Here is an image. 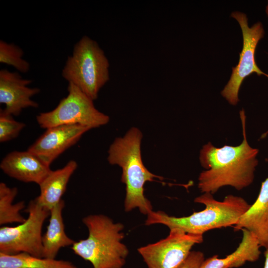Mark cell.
Segmentation results:
<instances>
[{
  "label": "cell",
  "mask_w": 268,
  "mask_h": 268,
  "mask_svg": "<svg viewBox=\"0 0 268 268\" xmlns=\"http://www.w3.org/2000/svg\"><path fill=\"white\" fill-rule=\"evenodd\" d=\"M239 114L243 136L240 144L216 147L208 142L200 151V161L206 169L198 178V188L202 193L213 195L224 186H231L239 191L254 181L259 150L252 147L248 142L244 109L240 111Z\"/></svg>",
  "instance_id": "obj_1"
},
{
  "label": "cell",
  "mask_w": 268,
  "mask_h": 268,
  "mask_svg": "<svg viewBox=\"0 0 268 268\" xmlns=\"http://www.w3.org/2000/svg\"><path fill=\"white\" fill-rule=\"evenodd\" d=\"M204 259V255L201 252L191 251L180 268H200Z\"/></svg>",
  "instance_id": "obj_21"
},
{
  "label": "cell",
  "mask_w": 268,
  "mask_h": 268,
  "mask_svg": "<svg viewBox=\"0 0 268 268\" xmlns=\"http://www.w3.org/2000/svg\"><path fill=\"white\" fill-rule=\"evenodd\" d=\"M142 138L138 128H131L110 145L108 161L122 169L121 181L126 185L125 211L138 208L141 213L147 215L152 211V206L144 195V186L147 182L163 178L150 172L143 164L140 149Z\"/></svg>",
  "instance_id": "obj_2"
},
{
  "label": "cell",
  "mask_w": 268,
  "mask_h": 268,
  "mask_svg": "<svg viewBox=\"0 0 268 268\" xmlns=\"http://www.w3.org/2000/svg\"><path fill=\"white\" fill-rule=\"evenodd\" d=\"M266 251L264 253L265 260L264 268H268V247L265 248Z\"/></svg>",
  "instance_id": "obj_22"
},
{
  "label": "cell",
  "mask_w": 268,
  "mask_h": 268,
  "mask_svg": "<svg viewBox=\"0 0 268 268\" xmlns=\"http://www.w3.org/2000/svg\"><path fill=\"white\" fill-rule=\"evenodd\" d=\"M46 130L27 150L50 166L56 158L78 142L91 128L79 125H65Z\"/></svg>",
  "instance_id": "obj_10"
},
{
  "label": "cell",
  "mask_w": 268,
  "mask_h": 268,
  "mask_svg": "<svg viewBox=\"0 0 268 268\" xmlns=\"http://www.w3.org/2000/svg\"><path fill=\"white\" fill-rule=\"evenodd\" d=\"M26 126L24 123L15 120L12 115L0 112V142H4L17 137Z\"/></svg>",
  "instance_id": "obj_20"
},
{
  "label": "cell",
  "mask_w": 268,
  "mask_h": 268,
  "mask_svg": "<svg viewBox=\"0 0 268 268\" xmlns=\"http://www.w3.org/2000/svg\"><path fill=\"white\" fill-rule=\"evenodd\" d=\"M65 205V201L62 200L50 211L49 222L42 236L44 258L56 259L61 248L72 246L75 242L65 231L63 217Z\"/></svg>",
  "instance_id": "obj_16"
},
{
  "label": "cell",
  "mask_w": 268,
  "mask_h": 268,
  "mask_svg": "<svg viewBox=\"0 0 268 268\" xmlns=\"http://www.w3.org/2000/svg\"><path fill=\"white\" fill-rule=\"evenodd\" d=\"M266 12H267V15L268 16V2L267 6L266 7Z\"/></svg>",
  "instance_id": "obj_23"
},
{
  "label": "cell",
  "mask_w": 268,
  "mask_h": 268,
  "mask_svg": "<svg viewBox=\"0 0 268 268\" xmlns=\"http://www.w3.org/2000/svg\"><path fill=\"white\" fill-rule=\"evenodd\" d=\"M0 168L11 178L38 185L52 170L49 166L28 150L8 153L2 159Z\"/></svg>",
  "instance_id": "obj_12"
},
{
  "label": "cell",
  "mask_w": 268,
  "mask_h": 268,
  "mask_svg": "<svg viewBox=\"0 0 268 268\" xmlns=\"http://www.w3.org/2000/svg\"><path fill=\"white\" fill-rule=\"evenodd\" d=\"M67 95L57 107L36 116L39 126L45 129L65 125H79L91 129L107 124L110 118L98 111L93 101L71 83H68Z\"/></svg>",
  "instance_id": "obj_6"
},
{
  "label": "cell",
  "mask_w": 268,
  "mask_h": 268,
  "mask_svg": "<svg viewBox=\"0 0 268 268\" xmlns=\"http://www.w3.org/2000/svg\"><path fill=\"white\" fill-rule=\"evenodd\" d=\"M88 236L71 246L75 254L90 262L93 268H122L129 254L121 242L124 225L114 223L104 214H91L83 218Z\"/></svg>",
  "instance_id": "obj_4"
},
{
  "label": "cell",
  "mask_w": 268,
  "mask_h": 268,
  "mask_svg": "<svg viewBox=\"0 0 268 268\" xmlns=\"http://www.w3.org/2000/svg\"><path fill=\"white\" fill-rule=\"evenodd\" d=\"M77 167L76 162L70 160L62 168L51 170L39 185L40 193L35 199L36 201L50 211L62 200L68 181Z\"/></svg>",
  "instance_id": "obj_15"
},
{
  "label": "cell",
  "mask_w": 268,
  "mask_h": 268,
  "mask_svg": "<svg viewBox=\"0 0 268 268\" xmlns=\"http://www.w3.org/2000/svg\"><path fill=\"white\" fill-rule=\"evenodd\" d=\"M24 53L18 46L0 41V63L13 67L22 73L28 72L29 63L22 58Z\"/></svg>",
  "instance_id": "obj_19"
},
{
  "label": "cell",
  "mask_w": 268,
  "mask_h": 268,
  "mask_svg": "<svg viewBox=\"0 0 268 268\" xmlns=\"http://www.w3.org/2000/svg\"><path fill=\"white\" fill-rule=\"evenodd\" d=\"M18 193L16 187H9L3 182L0 183V225L23 222L26 218L21 214L25 207L24 201L13 203Z\"/></svg>",
  "instance_id": "obj_18"
},
{
  "label": "cell",
  "mask_w": 268,
  "mask_h": 268,
  "mask_svg": "<svg viewBox=\"0 0 268 268\" xmlns=\"http://www.w3.org/2000/svg\"><path fill=\"white\" fill-rule=\"evenodd\" d=\"M231 16L235 19L241 27L243 35V48L239 54L238 64L232 67L230 79L222 90L221 94L232 105L239 102L238 93L244 79L256 73L268 78V74L263 72L257 66L255 60V51L260 40L264 36L262 23L257 22L249 27L246 14L240 11H234Z\"/></svg>",
  "instance_id": "obj_8"
},
{
  "label": "cell",
  "mask_w": 268,
  "mask_h": 268,
  "mask_svg": "<svg viewBox=\"0 0 268 268\" xmlns=\"http://www.w3.org/2000/svg\"><path fill=\"white\" fill-rule=\"evenodd\" d=\"M0 268H77L72 262L26 253L6 255L0 253Z\"/></svg>",
  "instance_id": "obj_17"
},
{
  "label": "cell",
  "mask_w": 268,
  "mask_h": 268,
  "mask_svg": "<svg viewBox=\"0 0 268 268\" xmlns=\"http://www.w3.org/2000/svg\"><path fill=\"white\" fill-rule=\"evenodd\" d=\"M109 67V61L98 43L84 36L75 44L62 75L94 101L110 79Z\"/></svg>",
  "instance_id": "obj_5"
},
{
  "label": "cell",
  "mask_w": 268,
  "mask_h": 268,
  "mask_svg": "<svg viewBox=\"0 0 268 268\" xmlns=\"http://www.w3.org/2000/svg\"><path fill=\"white\" fill-rule=\"evenodd\" d=\"M234 228L249 230L256 236L261 247H268V177L262 183L255 201L240 218Z\"/></svg>",
  "instance_id": "obj_13"
},
{
  "label": "cell",
  "mask_w": 268,
  "mask_h": 268,
  "mask_svg": "<svg viewBox=\"0 0 268 268\" xmlns=\"http://www.w3.org/2000/svg\"><path fill=\"white\" fill-rule=\"evenodd\" d=\"M26 212L28 217L23 222L15 226H1L0 253L10 255L26 253L43 257L42 231L50 211L34 199L29 202Z\"/></svg>",
  "instance_id": "obj_7"
},
{
  "label": "cell",
  "mask_w": 268,
  "mask_h": 268,
  "mask_svg": "<svg viewBox=\"0 0 268 268\" xmlns=\"http://www.w3.org/2000/svg\"><path fill=\"white\" fill-rule=\"evenodd\" d=\"M31 82L22 78L18 72L6 69L0 70V103L5 105V108L1 109L4 113L16 116L25 108L38 107V104L31 98L40 89L28 87Z\"/></svg>",
  "instance_id": "obj_11"
},
{
  "label": "cell",
  "mask_w": 268,
  "mask_h": 268,
  "mask_svg": "<svg viewBox=\"0 0 268 268\" xmlns=\"http://www.w3.org/2000/svg\"><path fill=\"white\" fill-rule=\"evenodd\" d=\"M243 236L236 249L224 258L214 255L202 263L200 268H235L246 262H255L260 258L261 246L256 236L249 230H241Z\"/></svg>",
  "instance_id": "obj_14"
},
{
  "label": "cell",
  "mask_w": 268,
  "mask_h": 268,
  "mask_svg": "<svg viewBox=\"0 0 268 268\" xmlns=\"http://www.w3.org/2000/svg\"><path fill=\"white\" fill-rule=\"evenodd\" d=\"M203 242V235L170 229L167 237L137 249L148 268H180L192 247Z\"/></svg>",
  "instance_id": "obj_9"
},
{
  "label": "cell",
  "mask_w": 268,
  "mask_h": 268,
  "mask_svg": "<svg viewBox=\"0 0 268 268\" xmlns=\"http://www.w3.org/2000/svg\"><path fill=\"white\" fill-rule=\"evenodd\" d=\"M194 201L203 204L205 208L180 217L152 210L147 214L145 224H161L170 229L176 228L187 233L203 235L212 229L234 226L251 205L241 197L229 195L219 201L208 193L196 198Z\"/></svg>",
  "instance_id": "obj_3"
}]
</instances>
